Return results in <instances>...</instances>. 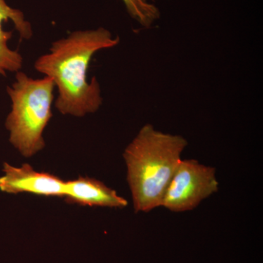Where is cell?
Masks as SVG:
<instances>
[{"instance_id": "6da1fadb", "label": "cell", "mask_w": 263, "mask_h": 263, "mask_svg": "<svg viewBox=\"0 0 263 263\" xmlns=\"http://www.w3.org/2000/svg\"><path fill=\"white\" fill-rule=\"evenodd\" d=\"M119 37L103 27L77 30L52 43L38 57L34 69L50 78L57 90L55 108L62 115L84 117L98 111L103 104L96 77L87 79L93 57L100 50L115 47Z\"/></svg>"}, {"instance_id": "3957f363", "label": "cell", "mask_w": 263, "mask_h": 263, "mask_svg": "<svg viewBox=\"0 0 263 263\" xmlns=\"http://www.w3.org/2000/svg\"><path fill=\"white\" fill-rule=\"evenodd\" d=\"M54 89L50 78L34 79L22 71L7 86L11 110L5 127L10 143L24 157H32L46 146L43 133L52 118Z\"/></svg>"}, {"instance_id": "8992f818", "label": "cell", "mask_w": 263, "mask_h": 263, "mask_svg": "<svg viewBox=\"0 0 263 263\" xmlns=\"http://www.w3.org/2000/svg\"><path fill=\"white\" fill-rule=\"evenodd\" d=\"M8 22L13 23L21 39L29 41L33 36L32 24L26 19L23 12L10 6L6 0H0V77L10 72L16 73L23 67L22 55L9 46L13 32L5 30L3 26Z\"/></svg>"}, {"instance_id": "7a4b0ae2", "label": "cell", "mask_w": 263, "mask_h": 263, "mask_svg": "<svg viewBox=\"0 0 263 263\" xmlns=\"http://www.w3.org/2000/svg\"><path fill=\"white\" fill-rule=\"evenodd\" d=\"M187 145L182 136L162 133L149 124L143 126L128 145L123 157L136 213L149 212L161 206Z\"/></svg>"}, {"instance_id": "52a82bcc", "label": "cell", "mask_w": 263, "mask_h": 263, "mask_svg": "<svg viewBox=\"0 0 263 263\" xmlns=\"http://www.w3.org/2000/svg\"><path fill=\"white\" fill-rule=\"evenodd\" d=\"M65 201L83 206L124 209L127 200L119 196L113 189L93 178L79 176L77 179L65 181Z\"/></svg>"}, {"instance_id": "5b68a950", "label": "cell", "mask_w": 263, "mask_h": 263, "mask_svg": "<svg viewBox=\"0 0 263 263\" xmlns=\"http://www.w3.org/2000/svg\"><path fill=\"white\" fill-rule=\"evenodd\" d=\"M0 190L8 194L29 193L45 197H64L65 181L49 173L39 172L29 164L17 167L3 164Z\"/></svg>"}, {"instance_id": "277c9868", "label": "cell", "mask_w": 263, "mask_h": 263, "mask_svg": "<svg viewBox=\"0 0 263 263\" xmlns=\"http://www.w3.org/2000/svg\"><path fill=\"white\" fill-rule=\"evenodd\" d=\"M219 190L216 170L195 160H181L166 188L161 206L173 212L193 210Z\"/></svg>"}, {"instance_id": "ba28073f", "label": "cell", "mask_w": 263, "mask_h": 263, "mask_svg": "<svg viewBox=\"0 0 263 263\" xmlns=\"http://www.w3.org/2000/svg\"><path fill=\"white\" fill-rule=\"evenodd\" d=\"M132 18L148 27L160 18V10L148 0H122Z\"/></svg>"}]
</instances>
